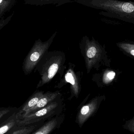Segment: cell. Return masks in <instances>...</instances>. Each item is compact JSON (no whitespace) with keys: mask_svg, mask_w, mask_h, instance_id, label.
<instances>
[{"mask_svg":"<svg viewBox=\"0 0 134 134\" xmlns=\"http://www.w3.org/2000/svg\"><path fill=\"white\" fill-rule=\"evenodd\" d=\"M74 2L102 10L100 15L134 24V2L119 0H75Z\"/></svg>","mask_w":134,"mask_h":134,"instance_id":"cell-1","label":"cell"},{"mask_svg":"<svg viewBox=\"0 0 134 134\" xmlns=\"http://www.w3.org/2000/svg\"><path fill=\"white\" fill-rule=\"evenodd\" d=\"M57 33V31L54 32L46 41H42L40 38L35 41L24 63L23 69L25 74L30 73L48 51Z\"/></svg>","mask_w":134,"mask_h":134,"instance_id":"cell-2","label":"cell"},{"mask_svg":"<svg viewBox=\"0 0 134 134\" xmlns=\"http://www.w3.org/2000/svg\"><path fill=\"white\" fill-rule=\"evenodd\" d=\"M44 57L47 62L41 73V80L37 87H41L48 83L55 75L61 66L62 61L64 60V54L60 51H48Z\"/></svg>","mask_w":134,"mask_h":134,"instance_id":"cell-3","label":"cell"},{"mask_svg":"<svg viewBox=\"0 0 134 134\" xmlns=\"http://www.w3.org/2000/svg\"><path fill=\"white\" fill-rule=\"evenodd\" d=\"M59 106L58 102L53 101L35 112L19 117L16 116V125L19 126H27L52 117L58 113Z\"/></svg>","mask_w":134,"mask_h":134,"instance_id":"cell-4","label":"cell"},{"mask_svg":"<svg viewBox=\"0 0 134 134\" xmlns=\"http://www.w3.org/2000/svg\"><path fill=\"white\" fill-rule=\"evenodd\" d=\"M80 47L87 60H98L106 56L105 46L102 45L93 37L90 39L87 35H84L80 41Z\"/></svg>","mask_w":134,"mask_h":134,"instance_id":"cell-5","label":"cell"},{"mask_svg":"<svg viewBox=\"0 0 134 134\" xmlns=\"http://www.w3.org/2000/svg\"><path fill=\"white\" fill-rule=\"evenodd\" d=\"M102 100V99L99 98H96L82 108L78 118V122L80 125L83 124L87 119L95 112Z\"/></svg>","mask_w":134,"mask_h":134,"instance_id":"cell-6","label":"cell"},{"mask_svg":"<svg viewBox=\"0 0 134 134\" xmlns=\"http://www.w3.org/2000/svg\"><path fill=\"white\" fill-rule=\"evenodd\" d=\"M59 94V93L58 92L48 93H47L44 94L35 106L31 108L23 115H22L20 116H16L19 117V116H22L30 114V113L35 112L43 108L50 103L53 102V101L55 100L56 98L58 97L57 96H58Z\"/></svg>","mask_w":134,"mask_h":134,"instance_id":"cell-7","label":"cell"},{"mask_svg":"<svg viewBox=\"0 0 134 134\" xmlns=\"http://www.w3.org/2000/svg\"><path fill=\"white\" fill-rule=\"evenodd\" d=\"M44 94L43 92H38L34 94L26 102L19 112L16 113V116H20L23 115L31 108L35 106Z\"/></svg>","mask_w":134,"mask_h":134,"instance_id":"cell-8","label":"cell"},{"mask_svg":"<svg viewBox=\"0 0 134 134\" xmlns=\"http://www.w3.org/2000/svg\"><path fill=\"white\" fill-rule=\"evenodd\" d=\"M75 1V0H31L27 4L36 6L53 4L58 7L64 4L73 2Z\"/></svg>","mask_w":134,"mask_h":134,"instance_id":"cell-9","label":"cell"},{"mask_svg":"<svg viewBox=\"0 0 134 134\" xmlns=\"http://www.w3.org/2000/svg\"><path fill=\"white\" fill-rule=\"evenodd\" d=\"M16 113L14 112L4 122L0 124V134L7 133L16 124Z\"/></svg>","mask_w":134,"mask_h":134,"instance_id":"cell-10","label":"cell"},{"mask_svg":"<svg viewBox=\"0 0 134 134\" xmlns=\"http://www.w3.org/2000/svg\"><path fill=\"white\" fill-rule=\"evenodd\" d=\"M19 0H0V19L9 12Z\"/></svg>","mask_w":134,"mask_h":134,"instance_id":"cell-11","label":"cell"},{"mask_svg":"<svg viewBox=\"0 0 134 134\" xmlns=\"http://www.w3.org/2000/svg\"><path fill=\"white\" fill-rule=\"evenodd\" d=\"M58 121L56 119H54L46 125L33 133L34 134H47L51 132L57 125Z\"/></svg>","mask_w":134,"mask_h":134,"instance_id":"cell-12","label":"cell"},{"mask_svg":"<svg viewBox=\"0 0 134 134\" xmlns=\"http://www.w3.org/2000/svg\"><path fill=\"white\" fill-rule=\"evenodd\" d=\"M117 46L124 52L134 57V43L129 42H119Z\"/></svg>","mask_w":134,"mask_h":134,"instance_id":"cell-13","label":"cell"},{"mask_svg":"<svg viewBox=\"0 0 134 134\" xmlns=\"http://www.w3.org/2000/svg\"><path fill=\"white\" fill-rule=\"evenodd\" d=\"M19 127H16L15 130H13L11 133L13 134H30L34 129V126L25 127V126H19Z\"/></svg>","mask_w":134,"mask_h":134,"instance_id":"cell-14","label":"cell"},{"mask_svg":"<svg viewBox=\"0 0 134 134\" xmlns=\"http://www.w3.org/2000/svg\"><path fill=\"white\" fill-rule=\"evenodd\" d=\"M116 73L114 71L108 72L104 76V80L106 83H108L113 81L115 78Z\"/></svg>","mask_w":134,"mask_h":134,"instance_id":"cell-15","label":"cell"},{"mask_svg":"<svg viewBox=\"0 0 134 134\" xmlns=\"http://www.w3.org/2000/svg\"><path fill=\"white\" fill-rule=\"evenodd\" d=\"M123 127L124 129L128 130L134 133V116L133 119L126 121V124Z\"/></svg>","mask_w":134,"mask_h":134,"instance_id":"cell-16","label":"cell"},{"mask_svg":"<svg viewBox=\"0 0 134 134\" xmlns=\"http://www.w3.org/2000/svg\"><path fill=\"white\" fill-rule=\"evenodd\" d=\"M65 78L67 82L71 83L73 86H75L76 83L75 82V78L71 73L68 72L65 76Z\"/></svg>","mask_w":134,"mask_h":134,"instance_id":"cell-17","label":"cell"},{"mask_svg":"<svg viewBox=\"0 0 134 134\" xmlns=\"http://www.w3.org/2000/svg\"><path fill=\"white\" fill-rule=\"evenodd\" d=\"M13 15V14L9 16V17H7L5 19H1V20H0V30L9 23V20L11 19Z\"/></svg>","mask_w":134,"mask_h":134,"instance_id":"cell-18","label":"cell"},{"mask_svg":"<svg viewBox=\"0 0 134 134\" xmlns=\"http://www.w3.org/2000/svg\"><path fill=\"white\" fill-rule=\"evenodd\" d=\"M9 109H0V119L5 115L7 114L9 112Z\"/></svg>","mask_w":134,"mask_h":134,"instance_id":"cell-19","label":"cell"},{"mask_svg":"<svg viewBox=\"0 0 134 134\" xmlns=\"http://www.w3.org/2000/svg\"><path fill=\"white\" fill-rule=\"evenodd\" d=\"M31 0H24V3L26 4H27V3L29 2Z\"/></svg>","mask_w":134,"mask_h":134,"instance_id":"cell-20","label":"cell"}]
</instances>
